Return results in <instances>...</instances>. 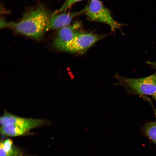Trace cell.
<instances>
[{
    "label": "cell",
    "instance_id": "obj_5",
    "mask_svg": "<svg viewBox=\"0 0 156 156\" xmlns=\"http://www.w3.org/2000/svg\"><path fill=\"white\" fill-rule=\"evenodd\" d=\"M1 127L8 124L14 125L21 129L28 131L36 127L49 124L45 120L22 118L17 116L5 111L0 118Z\"/></svg>",
    "mask_w": 156,
    "mask_h": 156
},
{
    "label": "cell",
    "instance_id": "obj_8",
    "mask_svg": "<svg viewBox=\"0 0 156 156\" xmlns=\"http://www.w3.org/2000/svg\"><path fill=\"white\" fill-rule=\"evenodd\" d=\"M144 131L146 136L156 144V122L146 124L144 128Z\"/></svg>",
    "mask_w": 156,
    "mask_h": 156
},
{
    "label": "cell",
    "instance_id": "obj_11",
    "mask_svg": "<svg viewBox=\"0 0 156 156\" xmlns=\"http://www.w3.org/2000/svg\"><path fill=\"white\" fill-rule=\"evenodd\" d=\"M0 156H10L4 150L3 146V142L1 141L0 144Z\"/></svg>",
    "mask_w": 156,
    "mask_h": 156
},
{
    "label": "cell",
    "instance_id": "obj_13",
    "mask_svg": "<svg viewBox=\"0 0 156 156\" xmlns=\"http://www.w3.org/2000/svg\"><path fill=\"white\" fill-rule=\"evenodd\" d=\"M153 96H154V98L156 100V93Z\"/></svg>",
    "mask_w": 156,
    "mask_h": 156
},
{
    "label": "cell",
    "instance_id": "obj_10",
    "mask_svg": "<svg viewBox=\"0 0 156 156\" xmlns=\"http://www.w3.org/2000/svg\"><path fill=\"white\" fill-rule=\"evenodd\" d=\"M83 0H66L60 8L56 11L57 12H64L74 4Z\"/></svg>",
    "mask_w": 156,
    "mask_h": 156
},
{
    "label": "cell",
    "instance_id": "obj_4",
    "mask_svg": "<svg viewBox=\"0 0 156 156\" xmlns=\"http://www.w3.org/2000/svg\"><path fill=\"white\" fill-rule=\"evenodd\" d=\"M103 37L92 33L81 32L66 46L63 51L83 53Z\"/></svg>",
    "mask_w": 156,
    "mask_h": 156
},
{
    "label": "cell",
    "instance_id": "obj_6",
    "mask_svg": "<svg viewBox=\"0 0 156 156\" xmlns=\"http://www.w3.org/2000/svg\"><path fill=\"white\" fill-rule=\"evenodd\" d=\"M82 24L76 21L72 25L61 28L57 34L53 43L55 49L63 51L66 46L81 32Z\"/></svg>",
    "mask_w": 156,
    "mask_h": 156
},
{
    "label": "cell",
    "instance_id": "obj_1",
    "mask_svg": "<svg viewBox=\"0 0 156 156\" xmlns=\"http://www.w3.org/2000/svg\"><path fill=\"white\" fill-rule=\"evenodd\" d=\"M51 14L44 7L40 6L25 14L17 23H10V27L27 36L39 39L46 31Z\"/></svg>",
    "mask_w": 156,
    "mask_h": 156
},
{
    "label": "cell",
    "instance_id": "obj_12",
    "mask_svg": "<svg viewBox=\"0 0 156 156\" xmlns=\"http://www.w3.org/2000/svg\"><path fill=\"white\" fill-rule=\"evenodd\" d=\"M148 63L155 66L156 68V62H148Z\"/></svg>",
    "mask_w": 156,
    "mask_h": 156
},
{
    "label": "cell",
    "instance_id": "obj_3",
    "mask_svg": "<svg viewBox=\"0 0 156 156\" xmlns=\"http://www.w3.org/2000/svg\"><path fill=\"white\" fill-rule=\"evenodd\" d=\"M84 9V14L89 20L107 24L112 31L120 29L122 25L113 18L109 10L100 0H90Z\"/></svg>",
    "mask_w": 156,
    "mask_h": 156
},
{
    "label": "cell",
    "instance_id": "obj_7",
    "mask_svg": "<svg viewBox=\"0 0 156 156\" xmlns=\"http://www.w3.org/2000/svg\"><path fill=\"white\" fill-rule=\"evenodd\" d=\"M83 8L81 10L72 12H57L51 14L47 27L46 31L58 29L69 25L72 20L79 15L84 14Z\"/></svg>",
    "mask_w": 156,
    "mask_h": 156
},
{
    "label": "cell",
    "instance_id": "obj_9",
    "mask_svg": "<svg viewBox=\"0 0 156 156\" xmlns=\"http://www.w3.org/2000/svg\"><path fill=\"white\" fill-rule=\"evenodd\" d=\"M3 146L4 150L10 156H19L18 152L13 146L11 139H8L3 142Z\"/></svg>",
    "mask_w": 156,
    "mask_h": 156
},
{
    "label": "cell",
    "instance_id": "obj_2",
    "mask_svg": "<svg viewBox=\"0 0 156 156\" xmlns=\"http://www.w3.org/2000/svg\"><path fill=\"white\" fill-rule=\"evenodd\" d=\"M114 77L118 81V85L124 87L130 92L153 96L156 93V73L148 76L140 78L125 77L116 73Z\"/></svg>",
    "mask_w": 156,
    "mask_h": 156
}]
</instances>
